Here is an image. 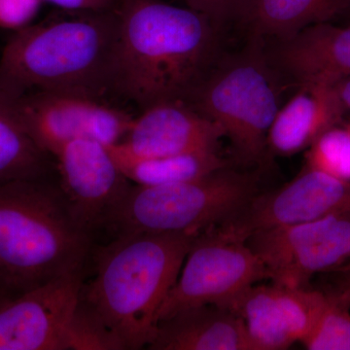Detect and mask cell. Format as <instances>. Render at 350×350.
Masks as SVG:
<instances>
[{
    "label": "cell",
    "mask_w": 350,
    "mask_h": 350,
    "mask_svg": "<svg viewBox=\"0 0 350 350\" xmlns=\"http://www.w3.org/2000/svg\"><path fill=\"white\" fill-rule=\"evenodd\" d=\"M120 29L110 94L142 111L188 103L217 64L219 29L189 7L119 0Z\"/></svg>",
    "instance_id": "6da1fadb"
},
{
    "label": "cell",
    "mask_w": 350,
    "mask_h": 350,
    "mask_svg": "<svg viewBox=\"0 0 350 350\" xmlns=\"http://www.w3.org/2000/svg\"><path fill=\"white\" fill-rule=\"evenodd\" d=\"M120 29L117 10H62L16 31L0 57V86L19 94L64 92L103 100Z\"/></svg>",
    "instance_id": "7a4b0ae2"
},
{
    "label": "cell",
    "mask_w": 350,
    "mask_h": 350,
    "mask_svg": "<svg viewBox=\"0 0 350 350\" xmlns=\"http://www.w3.org/2000/svg\"><path fill=\"white\" fill-rule=\"evenodd\" d=\"M199 234H138L112 239L94 251V273L80 298L126 349L149 345L163 301Z\"/></svg>",
    "instance_id": "3957f363"
},
{
    "label": "cell",
    "mask_w": 350,
    "mask_h": 350,
    "mask_svg": "<svg viewBox=\"0 0 350 350\" xmlns=\"http://www.w3.org/2000/svg\"><path fill=\"white\" fill-rule=\"evenodd\" d=\"M94 238L51 178L0 185V283L11 299L85 269Z\"/></svg>",
    "instance_id": "277c9868"
},
{
    "label": "cell",
    "mask_w": 350,
    "mask_h": 350,
    "mask_svg": "<svg viewBox=\"0 0 350 350\" xmlns=\"http://www.w3.org/2000/svg\"><path fill=\"white\" fill-rule=\"evenodd\" d=\"M258 194L256 176L229 167L181 183L135 184L113 209L101 231L113 239L163 232L200 234L229 220Z\"/></svg>",
    "instance_id": "5b68a950"
},
{
    "label": "cell",
    "mask_w": 350,
    "mask_h": 350,
    "mask_svg": "<svg viewBox=\"0 0 350 350\" xmlns=\"http://www.w3.org/2000/svg\"><path fill=\"white\" fill-rule=\"evenodd\" d=\"M262 40L252 36L243 52L216 64L187 103L222 129L245 162L262 158L280 109Z\"/></svg>",
    "instance_id": "8992f818"
},
{
    "label": "cell",
    "mask_w": 350,
    "mask_h": 350,
    "mask_svg": "<svg viewBox=\"0 0 350 350\" xmlns=\"http://www.w3.org/2000/svg\"><path fill=\"white\" fill-rule=\"evenodd\" d=\"M265 278H269L266 267L247 243L206 230L191 246L157 323L195 306L230 308L244 291Z\"/></svg>",
    "instance_id": "52a82bcc"
},
{
    "label": "cell",
    "mask_w": 350,
    "mask_h": 350,
    "mask_svg": "<svg viewBox=\"0 0 350 350\" xmlns=\"http://www.w3.org/2000/svg\"><path fill=\"white\" fill-rule=\"evenodd\" d=\"M13 105L27 135L52 157L64 144L80 138L105 145L119 144L133 120L129 113L100 98L64 92L14 94Z\"/></svg>",
    "instance_id": "ba28073f"
},
{
    "label": "cell",
    "mask_w": 350,
    "mask_h": 350,
    "mask_svg": "<svg viewBox=\"0 0 350 350\" xmlns=\"http://www.w3.org/2000/svg\"><path fill=\"white\" fill-rule=\"evenodd\" d=\"M273 284L306 288L313 275L350 258V213L255 232L246 241Z\"/></svg>",
    "instance_id": "9c48e42d"
},
{
    "label": "cell",
    "mask_w": 350,
    "mask_h": 350,
    "mask_svg": "<svg viewBox=\"0 0 350 350\" xmlns=\"http://www.w3.org/2000/svg\"><path fill=\"white\" fill-rule=\"evenodd\" d=\"M350 213V180L308 169L278 190L258 194L229 220L213 228L226 239L246 243L255 232Z\"/></svg>",
    "instance_id": "30bf717a"
},
{
    "label": "cell",
    "mask_w": 350,
    "mask_h": 350,
    "mask_svg": "<svg viewBox=\"0 0 350 350\" xmlns=\"http://www.w3.org/2000/svg\"><path fill=\"white\" fill-rule=\"evenodd\" d=\"M54 157L57 183L64 199L76 220L94 239L133 184L107 145L96 140H72Z\"/></svg>",
    "instance_id": "8fae6325"
},
{
    "label": "cell",
    "mask_w": 350,
    "mask_h": 350,
    "mask_svg": "<svg viewBox=\"0 0 350 350\" xmlns=\"http://www.w3.org/2000/svg\"><path fill=\"white\" fill-rule=\"evenodd\" d=\"M85 269L39 285L0 306V350H66V333Z\"/></svg>",
    "instance_id": "7c38bea8"
},
{
    "label": "cell",
    "mask_w": 350,
    "mask_h": 350,
    "mask_svg": "<svg viewBox=\"0 0 350 350\" xmlns=\"http://www.w3.org/2000/svg\"><path fill=\"white\" fill-rule=\"evenodd\" d=\"M224 131L184 103H165L147 108L133 117L130 130L117 144L138 158H155L217 150Z\"/></svg>",
    "instance_id": "4fadbf2b"
},
{
    "label": "cell",
    "mask_w": 350,
    "mask_h": 350,
    "mask_svg": "<svg viewBox=\"0 0 350 350\" xmlns=\"http://www.w3.org/2000/svg\"><path fill=\"white\" fill-rule=\"evenodd\" d=\"M345 110L335 83H301L300 91L276 113L267 146L280 156L305 150L324 131L338 126Z\"/></svg>",
    "instance_id": "5bb4252c"
},
{
    "label": "cell",
    "mask_w": 350,
    "mask_h": 350,
    "mask_svg": "<svg viewBox=\"0 0 350 350\" xmlns=\"http://www.w3.org/2000/svg\"><path fill=\"white\" fill-rule=\"evenodd\" d=\"M150 350H252L243 320L229 308H186L157 323Z\"/></svg>",
    "instance_id": "9a60e30c"
},
{
    "label": "cell",
    "mask_w": 350,
    "mask_h": 350,
    "mask_svg": "<svg viewBox=\"0 0 350 350\" xmlns=\"http://www.w3.org/2000/svg\"><path fill=\"white\" fill-rule=\"evenodd\" d=\"M275 62L299 82H338L350 77V25L329 22L310 25L293 38L278 41Z\"/></svg>",
    "instance_id": "2e32d148"
},
{
    "label": "cell",
    "mask_w": 350,
    "mask_h": 350,
    "mask_svg": "<svg viewBox=\"0 0 350 350\" xmlns=\"http://www.w3.org/2000/svg\"><path fill=\"white\" fill-rule=\"evenodd\" d=\"M229 310L243 320L252 350L287 349L296 342L282 286L253 285Z\"/></svg>",
    "instance_id": "e0dca14e"
},
{
    "label": "cell",
    "mask_w": 350,
    "mask_h": 350,
    "mask_svg": "<svg viewBox=\"0 0 350 350\" xmlns=\"http://www.w3.org/2000/svg\"><path fill=\"white\" fill-rule=\"evenodd\" d=\"M350 10V0H254L245 24L252 36L286 40Z\"/></svg>",
    "instance_id": "ac0fdd59"
},
{
    "label": "cell",
    "mask_w": 350,
    "mask_h": 350,
    "mask_svg": "<svg viewBox=\"0 0 350 350\" xmlns=\"http://www.w3.org/2000/svg\"><path fill=\"white\" fill-rule=\"evenodd\" d=\"M115 162L131 182L139 186H161L200 178L229 167L217 150L189 152L177 155L138 158L118 144L107 145Z\"/></svg>",
    "instance_id": "d6986e66"
},
{
    "label": "cell",
    "mask_w": 350,
    "mask_h": 350,
    "mask_svg": "<svg viewBox=\"0 0 350 350\" xmlns=\"http://www.w3.org/2000/svg\"><path fill=\"white\" fill-rule=\"evenodd\" d=\"M13 93L0 86V185L51 178L52 156L44 152L21 125Z\"/></svg>",
    "instance_id": "ffe728a7"
},
{
    "label": "cell",
    "mask_w": 350,
    "mask_h": 350,
    "mask_svg": "<svg viewBox=\"0 0 350 350\" xmlns=\"http://www.w3.org/2000/svg\"><path fill=\"white\" fill-rule=\"evenodd\" d=\"M306 167L350 180V133L347 126H332L324 131L308 147Z\"/></svg>",
    "instance_id": "44dd1931"
},
{
    "label": "cell",
    "mask_w": 350,
    "mask_h": 350,
    "mask_svg": "<svg viewBox=\"0 0 350 350\" xmlns=\"http://www.w3.org/2000/svg\"><path fill=\"white\" fill-rule=\"evenodd\" d=\"M123 349L119 338L79 297L66 333V350Z\"/></svg>",
    "instance_id": "7402d4cb"
},
{
    "label": "cell",
    "mask_w": 350,
    "mask_h": 350,
    "mask_svg": "<svg viewBox=\"0 0 350 350\" xmlns=\"http://www.w3.org/2000/svg\"><path fill=\"white\" fill-rule=\"evenodd\" d=\"M349 305L338 296L328 303L310 335L301 344L308 350H350Z\"/></svg>",
    "instance_id": "603a6c76"
},
{
    "label": "cell",
    "mask_w": 350,
    "mask_h": 350,
    "mask_svg": "<svg viewBox=\"0 0 350 350\" xmlns=\"http://www.w3.org/2000/svg\"><path fill=\"white\" fill-rule=\"evenodd\" d=\"M186 6L202 14L217 29L228 23H245L254 0H184Z\"/></svg>",
    "instance_id": "cb8c5ba5"
},
{
    "label": "cell",
    "mask_w": 350,
    "mask_h": 350,
    "mask_svg": "<svg viewBox=\"0 0 350 350\" xmlns=\"http://www.w3.org/2000/svg\"><path fill=\"white\" fill-rule=\"evenodd\" d=\"M42 0H0V27L19 31L31 25Z\"/></svg>",
    "instance_id": "d4e9b609"
},
{
    "label": "cell",
    "mask_w": 350,
    "mask_h": 350,
    "mask_svg": "<svg viewBox=\"0 0 350 350\" xmlns=\"http://www.w3.org/2000/svg\"><path fill=\"white\" fill-rule=\"evenodd\" d=\"M62 10L107 12L116 10L119 0H42Z\"/></svg>",
    "instance_id": "484cf974"
},
{
    "label": "cell",
    "mask_w": 350,
    "mask_h": 350,
    "mask_svg": "<svg viewBox=\"0 0 350 350\" xmlns=\"http://www.w3.org/2000/svg\"><path fill=\"white\" fill-rule=\"evenodd\" d=\"M336 88L345 108L350 110V77L338 80L336 82Z\"/></svg>",
    "instance_id": "4316f807"
},
{
    "label": "cell",
    "mask_w": 350,
    "mask_h": 350,
    "mask_svg": "<svg viewBox=\"0 0 350 350\" xmlns=\"http://www.w3.org/2000/svg\"><path fill=\"white\" fill-rule=\"evenodd\" d=\"M338 296L340 297L342 300L347 301L350 306V280L345 283L342 292H340V294H338Z\"/></svg>",
    "instance_id": "83f0119b"
},
{
    "label": "cell",
    "mask_w": 350,
    "mask_h": 350,
    "mask_svg": "<svg viewBox=\"0 0 350 350\" xmlns=\"http://www.w3.org/2000/svg\"><path fill=\"white\" fill-rule=\"evenodd\" d=\"M9 300H11L10 296L7 293L5 288L2 286L1 283H0V306L3 305L4 303Z\"/></svg>",
    "instance_id": "f1b7e54d"
},
{
    "label": "cell",
    "mask_w": 350,
    "mask_h": 350,
    "mask_svg": "<svg viewBox=\"0 0 350 350\" xmlns=\"http://www.w3.org/2000/svg\"><path fill=\"white\" fill-rule=\"evenodd\" d=\"M347 130L349 131V133H350V123L349 124V125L347 126Z\"/></svg>",
    "instance_id": "f546056e"
}]
</instances>
